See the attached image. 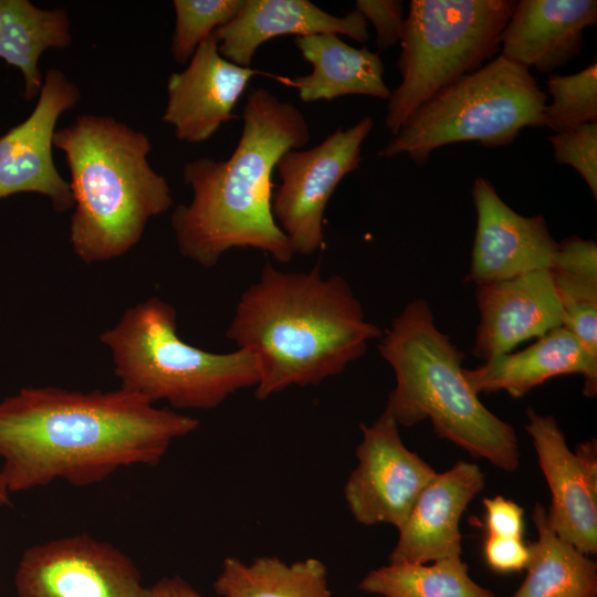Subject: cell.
Instances as JSON below:
<instances>
[{"label":"cell","instance_id":"cell-11","mask_svg":"<svg viewBox=\"0 0 597 597\" xmlns=\"http://www.w3.org/2000/svg\"><path fill=\"white\" fill-rule=\"evenodd\" d=\"M344 498L350 514L363 525L390 524L401 528L418 495L437 472L402 442L399 426L383 412L371 425H360Z\"/></svg>","mask_w":597,"mask_h":597},{"label":"cell","instance_id":"cell-3","mask_svg":"<svg viewBox=\"0 0 597 597\" xmlns=\"http://www.w3.org/2000/svg\"><path fill=\"white\" fill-rule=\"evenodd\" d=\"M381 335L342 275L324 277L318 265L285 272L270 262L241 294L226 331L258 360L260 400L341 374Z\"/></svg>","mask_w":597,"mask_h":597},{"label":"cell","instance_id":"cell-25","mask_svg":"<svg viewBox=\"0 0 597 597\" xmlns=\"http://www.w3.org/2000/svg\"><path fill=\"white\" fill-rule=\"evenodd\" d=\"M359 589L383 597H496L469 575L460 557L427 563L388 564L370 570Z\"/></svg>","mask_w":597,"mask_h":597},{"label":"cell","instance_id":"cell-8","mask_svg":"<svg viewBox=\"0 0 597 597\" xmlns=\"http://www.w3.org/2000/svg\"><path fill=\"white\" fill-rule=\"evenodd\" d=\"M515 0H411L385 116L395 135L430 97L493 60Z\"/></svg>","mask_w":597,"mask_h":597},{"label":"cell","instance_id":"cell-1","mask_svg":"<svg viewBox=\"0 0 597 597\" xmlns=\"http://www.w3.org/2000/svg\"><path fill=\"white\" fill-rule=\"evenodd\" d=\"M198 426V419L121 387H23L0 401L1 470L10 493L56 480L90 486L122 468L156 467L176 439Z\"/></svg>","mask_w":597,"mask_h":597},{"label":"cell","instance_id":"cell-13","mask_svg":"<svg viewBox=\"0 0 597 597\" xmlns=\"http://www.w3.org/2000/svg\"><path fill=\"white\" fill-rule=\"evenodd\" d=\"M525 429L533 440L552 504L547 522L562 540L586 555L597 553V443L588 440L573 452L556 419L526 410Z\"/></svg>","mask_w":597,"mask_h":597},{"label":"cell","instance_id":"cell-20","mask_svg":"<svg viewBox=\"0 0 597 597\" xmlns=\"http://www.w3.org/2000/svg\"><path fill=\"white\" fill-rule=\"evenodd\" d=\"M463 373L478 395L505 391L521 398L548 379L566 374L584 376L586 397L597 394V359L563 326L523 350L502 354L475 368H463Z\"/></svg>","mask_w":597,"mask_h":597},{"label":"cell","instance_id":"cell-28","mask_svg":"<svg viewBox=\"0 0 597 597\" xmlns=\"http://www.w3.org/2000/svg\"><path fill=\"white\" fill-rule=\"evenodd\" d=\"M244 0H174L175 29L170 52L178 63H187L211 33L230 22Z\"/></svg>","mask_w":597,"mask_h":597},{"label":"cell","instance_id":"cell-10","mask_svg":"<svg viewBox=\"0 0 597 597\" xmlns=\"http://www.w3.org/2000/svg\"><path fill=\"white\" fill-rule=\"evenodd\" d=\"M17 597H140L134 561L86 533L28 547L14 572Z\"/></svg>","mask_w":597,"mask_h":597},{"label":"cell","instance_id":"cell-4","mask_svg":"<svg viewBox=\"0 0 597 597\" xmlns=\"http://www.w3.org/2000/svg\"><path fill=\"white\" fill-rule=\"evenodd\" d=\"M53 145L70 170V243L83 263L123 256L174 205L167 179L149 164L148 136L114 117L80 115L56 129Z\"/></svg>","mask_w":597,"mask_h":597},{"label":"cell","instance_id":"cell-23","mask_svg":"<svg viewBox=\"0 0 597 597\" xmlns=\"http://www.w3.org/2000/svg\"><path fill=\"white\" fill-rule=\"evenodd\" d=\"M532 517L537 540L530 545L527 574L513 597H596V563L553 532L542 504Z\"/></svg>","mask_w":597,"mask_h":597},{"label":"cell","instance_id":"cell-14","mask_svg":"<svg viewBox=\"0 0 597 597\" xmlns=\"http://www.w3.org/2000/svg\"><path fill=\"white\" fill-rule=\"evenodd\" d=\"M476 228L467 280L476 286L524 273L549 270L558 242L543 216L525 217L499 196L491 181L472 186Z\"/></svg>","mask_w":597,"mask_h":597},{"label":"cell","instance_id":"cell-32","mask_svg":"<svg viewBox=\"0 0 597 597\" xmlns=\"http://www.w3.org/2000/svg\"><path fill=\"white\" fill-rule=\"evenodd\" d=\"M486 535L523 538L524 510L515 502L501 495L485 498Z\"/></svg>","mask_w":597,"mask_h":597},{"label":"cell","instance_id":"cell-5","mask_svg":"<svg viewBox=\"0 0 597 597\" xmlns=\"http://www.w3.org/2000/svg\"><path fill=\"white\" fill-rule=\"evenodd\" d=\"M377 347L395 373L384 412L398 426L429 419L439 438L472 457L509 472L519 468L515 430L479 399L463 373L464 354L437 327L425 298L404 307Z\"/></svg>","mask_w":597,"mask_h":597},{"label":"cell","instance_id":"cell-33","mask_svg":"<svg viewBox=\"0 0 597 597\" xmlns=\"http://www.w3.org/2000/svg\"><path fill=\"white\" fill-rule=\"evenodd\" d=\"M140 597H203L179 576L163 577L145 587Z\"/></svg>","mask_w":597,"mask_h":597},{"label":"cell","instance_id":"cell-26","mask_svg":"<svg viewBox=\"0 0 597 597\" xmlns=\"http://www.w3.org/2000/svg\"><path fill=\"white\" fill-rule=\"evenodd\" d=\"M563 311L597 306V244L572 235L562 242L549 269Z\"/></svg>","mask_w":597,"mask_h":597},{"label":"cell","instance_id":"cell-16","mask_svg":"<svg viewBox=\"0 0 597 597\" xmlns=\"http://www.w3.org/2000/svg\"><path fill=\"white\" fill-rule=\"evenodd\" d=\"M476 304L480 320L472 355L483 362L563 324V308L549 270L480 285Z\"/></svg>","mask_w":597,"mask_h":597},{"label":"cell","instance_id":"cell-2","mask_svg":"<svg viewBox=\"0 0 597 597\" xmlns=\"http://www.w3.org/2000/svg\"><path fill=\"white\" fill-rule=\"evenodd\" d=\"M242 121L229 159L201 157L182 168L192 199L174 209L170 226L179 253L203 268L235 248L262 251L281 263L294 255L272 214V175L285 151L308 144V123L294 104L262 87L248 94Z\"/></svg>","mask_w":597,"mask_h":597},{"label":"cell","instance_id":"cell-27","mask_svg":"<svg viewBox=\"0 0 597 597\" xmlns=\"http://www.w3.org/2000/svg\"><path fill=\"white\" fill-rule=\"evenodd\" d=\"M552 96L543 113V126L555 133L597 122V63L569 74H551L546 81Z\"/></svg>","mask_w":597,"mask_h":597},{"label":"cell","instance_id":"cell-29","mask_svg":"<svg viewBox=\"0 0 597 597\" xmlns=\"http://www.w3.org/2000/svg\"><path fill=\"white\" fill-rule=\"evenodd\" d=\"M556 163L569 165L583 177L597 199V122L548 137Z\"/></svg>","mask_w":597,"mask_h":597},{"label":"cell","instance_id":"cell-12","mask_svg":"<svg viewBox=\"0 0 597 597\" xmlns=\"http://www.w3.org/2000/svg\"><path fill=\"white\" fill-rule=\"evenodd\" d=\"M81 98L78 86L59 69L46 71L32 113L0 136V200L17 193L46 197L53 209H73L69 182L55 167L52 149L59 118Z\"/></svg>","mask_w":597,"mask_h":597},{"label":"cell","instance_id":"cell-18","mask_svg":"<svg viewBox=\"0 0 597 597\" xmlns=\"http://www.w3.org/2000/svg\"><path fill=\"white\" fill-rule=\"evenodd\" d=\"M596 23V0L516 1L502 33L500 55L549 74L579 54L584 30Z\"/></svg>","mask_w":597,"mask_h":597},{"label":"cell","instance_id":"cell-30","mask_svg":"<svg viewBox=\"0 0 597 597\" xmlns=\"http://www.w3.org/2000/svg\"><path fill=\"white\" fill-rule=\"evenodd\" d=\"M355 10L374 25L376 31L375 43L379 51L400 42L406 20L402 1L357 0Z\"/></svg>","mask_w":597,"mask_h":597},{"label":"cell","instance_id":"cell-15","mask_svg":"<svg viewBox=\"0 0 597 597\" xmlns=\"http://www.w3.org/2000/svg\"><path fill=\"white\" fill-rule=\"evenodd\" d=\"M279 82L283 76L243 67L224 59L211 35L196 50L187 67L167 80V104L161 121L174 128L178 140L199 144L208 140L227 122L253 76Z\"/></svg>","mask_w":597,"mask_h":597},{"label":"cell","instance_id":"cell-31","mask_svg":"<svg viewBox=\"0 0 597 597\" xmlns=\"http://www.w3.org/2000/svg\"><path fill=\"white\" fill-rule=\"evenodd\" d=\"M486 565L500 574H510L526 568L531 549L523 538L486 535L483 544Z\"/></svg>","mask_w":597,"mask_h":597},{"label":"cell","instance_id":"cell-17","mask_svg":"<svg viewBox=\"0 0 597 597\" xmlns=\"http://www.w3.org/2000/svg\"><path fill=\"white\" fill-rule=\"evenodd\" d=\"M484 483V473L473 462L459 461L443 473H437L398 530V541L388 562L428 563L460 557V520Z\"/></svg>","mask_w":597,"mask_h":597},{"label":"cell","instance_id":"cell-19","mask_svg":"<svg viewBox=\"0 0 597 597\" xmlns=\"http://www.w3.org/2000/svg\"><path fill=\"white\" fill-rule=\"evenodd\" d=\"M322 33L342 34L358 42L369 38L367 21L358 11L337 17L308 0H244L237 15L212 35L224 59L251 67L258 49L273 38Z\"/></svg>","mask_w":597,"mask_h":597},{"label":"cell","instance_id":"cell-21","mask_svg":"<svg viewBox=\"0 0 597 597\" xmlns=\"http://www.w3.org/2000/svg\"><path fill=\"white\" fill-rule=\"evenodd\" d=\"M294 42L313 70L310 74L283 77L282 83L296 88L304 103L347 95L389 98L391 92L384 81L385 67L378 53L366 46H350L333 33L296 36Z\"/></svg>","mask_w":597,"mask_h":597},{"label":"cell","instance_id":"cell-34","mask_svg":"<svg viewBox=\"0 0 597 597\" xmlns=\"http://www.w3.org/2000/svg\"><path fill=\"white\" fill-rule=\"evenodd\" d=\"M10 494L0 464V506L11 505Z\"/></svg>","mask_w":597,"mask_h":597},{"label":"cell","instance_id":"cell-24","mask_svg":"<svg viewBox=\"0 0 597 597\" xmlns=\"http://www.w3.org/2000/svg\"><path fill=\"white\" fill-rule=\"evenodd\" d=\"M213 587L220 597H332L327 568L313 557L289 564L275 556L251 563L229 556Z\"/></svg>","mask_w":597,"mask_h":597},{"label":"cell","instance_id":"cell-22","mask_svg":"<svg viewBox=\"0 0 597 597\" xmlns=\"http://www.w3.org/2000/svg\"><path fill=\"white\" fill-rule=\"evenodd\" d=\"M71 43L66 10L41 9L29 0H0V59L21 72L27 101L39 96L42 88V54Z\"/></svg>","mask_w":597,"mask_h":597},{"label":"cell","instance_id":"cell-6","mask_svg":"<svg viewBox=\"0 0 597 597\" xmlns=\"http://www.w3.org/2000/svg\"><path fill=\"white\" fill-rule=\"evenodd\" d=\"M100 342L111 353L121 388L176 409L217 408L260 379L253 354L212 353L181 339L176 308L157 296L126 308Z\"/></svg>","mask_w":597,"mask_h":597},{"label":"cell","instance_id":"cell-9","mask_svg":"<svg viewBox=\"0 0 597 597\" xmlns=\"http://www.w3.org/2000/svg\"><path fill=\"white\" fill-rule=\"evenodd\" d=\"M373 127V118L366 116L312 148L287 150L279 158L281 185L271 208L294 254L323 249L326 206L342 179L359 167L362 145Z\"/></svg>","mask_w":597,"mask_h":597},{"label":"cell","instance_id":"cell-7","mask_svg":"<svg viewBox=\"0 0 597 597\" xmlns=\"http://www.w3.org/2000/svg\"><path fill=\"white\" fill-rule=\"evenodd\" d=\"M546 93L530 70L502 55L425 102L380 151L423 165L439 147L512 144L525 127H543Z\"/></svg>","mask_w":597,"mask_h":597}]
</instances>
